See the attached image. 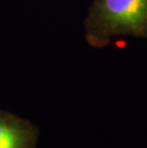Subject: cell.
Masks as SVG:
<instances>
[{"label":"cell","instance_id":"7a4b0ae2","mask_svg":"<svg viewBox=\"0 0 147 148\" xmlns=\"http://www.w3.org/2000/svg\"><path fill=\"white\" fill-rule=\"evenodd\" d=\"M38 130L31 121L0 109V148H36Z\"/></svg>","mask_w":147,"mask_h":148},{"label":"cell","instance_id":"6da1fadb","mask_svg":"<svg viewBox=\"0 0 147 148\" xmlns=\"http://www.w3.org/2000/svg\"><path fill=\"white\" fill-rule=\"evenodd\" d=\"M84 34L96 49L118 36L147 39V0H94L84 20Z\"/></svg>","mask_w":147,"mask_h":148}]
</instances>
